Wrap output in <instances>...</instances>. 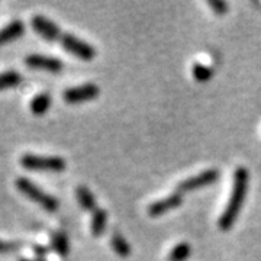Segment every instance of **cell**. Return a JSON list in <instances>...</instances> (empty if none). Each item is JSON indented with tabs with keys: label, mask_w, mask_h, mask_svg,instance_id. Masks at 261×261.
Wrapping results in <instances>:
<instances>
[{
	"label": "cell",
	"mask_w": 261,
	"mask_h": 261,
	"mask_svg": "<svg viewBox=\"0 0 261 261\" xmlns=\"http://www.w3.org/2000/svg\"><path fill=\"white\" fill-rule=\"evenodd\" d=\"M31 23H32V28L38 35H41L48 41L60 42L65 51H68L70 54L82 58L84 61H92L94 56H96V49L90 44L84 42L83 39L77 38L73 34L63 32L53 20H49L42 15H35L31 20Z\"/></svg>",
	"instance_id": "obj_1"
},
{
	"label": "cell",
	"mask_w": 261,
	"mask_h": 261,
	"mask_svg": "<svg viewBox=\"0 0 261 261\" xmlns=\"http://www.w3.org/2000/svg\"><path fill=\"white\" fill-rule=\"evenodd\" d=\"M247 190H248V171H247V168L238 167L233 173V185L229 202L225 206V211L222 212L219 222H218L222 231H228L233 225V222L237 221L244 205Z\"/></svg>",
	"instance_id": "obj_2"
},
{
	"label": "cell",
	"mask_w": 261,
	"mask_h": 261,
	"mask_svg": "<svg viewBox=\"0 0 261 261\" xmlns=\"http://www.w3.org/2000/svg\"><path fill=\"white\" fill-rule=\"evenodd\" d=\"M15 186L23 196H27L29 200L35 202L42 209H45L47 212H56L58 209V200L54 196L48 195L47 192H44L39 186H37L34 181H31L27 177H18L15 180Z\"/></svg>",
	"instance_id": "obj_3"
},
{
	"label": "cell",
	"mask_w": 261,
	"mask_h": 261,
	"mask_svg": "<svg viewBox=\"0 0 261 261\" xmlns=\"http://www.w3.org/2000/svg\"><path fill=\"white\" fill-rule=\"evenodd\" d=\"M22 167L32 171H63L67 167L65 160L57 155H37V154H23L20 157Z\"/></svg>",
	"instance_id": "obj_4"
},
{
	"label": "cell",
	"mask_w": 261,
	"mask_h": 261,
	"mask_svg": "<svg viewBox=\"0 0 261 261\" xmlns=\"http://www.w3.org/2000/svg\"><path fill=\"white\" fill-rule=\"evenodd\" d=\"M218 178H219V171L215 168H209V170H205V171L196 174L193 177H189L183 181H180L177 185V192L178 193L193 192V190L212 185Z\"/></svg>",
	"instance_id": "obj_5"
},
{
	"label": "cell",
	"mask_w": 261,
	"mask_h": 261,
	"mask_svg": "<svg viewBox=\"0 0 261 261\" xmlns=\"http://www.w3.org/2000/svg\"><path fill=\"white\" fill-rule=\"evenodd\" d=\"M25 65L34 70H42L53 74H58L63 70V61L57 57L44 56V54H31L25 57Z\"/></svg>",
	"instance_id": "obj_6"
},
{
	"label": "cell",
	"mask_w": 261,
	"mask_h": 261,
	"mask_svg": "<svg viewBox=\"0 0 261 261\" xmlns=\"http://www.w3.org/2000/svg\"><path fill=\"white\" fill-rule=\"evenodd\" d=\"M99 93H100V90L96 84L87 83L67 89L63 93V99L67 103L87 102V100H93L94 97L99 96Z\"/></svg>",
	"instance_id": "obj_7"
},
{
	"label": "cell",
	"mask_w": 261,
	"mask_h": 261,
	"mask_svg": "<svg viewBox=\"0 0 261 261\" xmlns=\"http://www.w3.org/2000/svg\"><path fill=\"white\" fill-rule=\"evenodd\" d=\"M183 203V196L181 193H173V195L166 196L160 200H155L154 203L148 206V215L149 216H161V215L167 214L168 211L174 209Z\"/></svg>",
	"instance_id": "obj_8"
},
{
	"label": "cell",
	"mask_w": 261,
	"mask_h": 261,
	"mask_svg": "<svg viewBox=\"0 0 261 261\" xmlns=\"http://www.w3.org/2000/svg\"><path fill=\"white\" fill-rule=\"evenodd\" d=\"M25 32V25L22 20H12L6 27L0 29V45H6L9 42H13L15 39H18L23 35Z\"/></svg>",
	"instance_id": "obj_9"
},
{
	"label": "cell",
	"mask_w": 261,
	"mask_h": 261,
	"mask_svg": "<svg viewBox=\"0 0 261 261\" xmlns=\"http://www.w3.org/2000/svg\"><path fill=\"white\" fill-rule=\"evenodd\" d=\"M49 106H51V96L47 92H42V93H38L37 96H34L31 103H29L31 112L37 116L44 115L49 109Z\"/></svg>",
	"instance_id": "obj_10"
},
{
	"label": "cell",
	"mask_w": 261,
	"mask_h": 261,
	"mask_svg": "<svg viewBox=\"0 0 261 261\" xmlns=\"http://www.w3.org/2000/svg\"><path fill=\"white\" fill-rule=\"evenodd\" d=\"M75 196H77V200L80 206L83 207L84 211H96V200H94L93 193L87 189L86 186H79L75 189Z\"/></svg>",
	"instance_id": "obj_11"
},
{
	"label": "cell",
	"mask_w": 261,
	"mask_h": 261,
	"mask_svg": "<svg viewBox=\"0 0 261 261\" xmlns=\"http://www.w3.org/2000/svg\"><path fill=\"white\" fill-rule=\"evenodd\" d=\"M106 222H108V214L106 211L102 209V207H97L93 212V216H92V233L94 237H100L103 232H105V228H106Z\"/></svg>",
	"instance_id": "obj_12"
},
{
	"label": "cell",
	"mask_w": 261,
	"mask_h": 261,
	"mask_svg": "<svg viewBox=\"0 0 261 261\" xmlns=\"http://www.w3.org/2000/svg\"><path fill=\"white\" fill-rule=\"evenodd\" d=\"M51 247L53 250L60 255V257H67L68 251H70V244H68V238L64 232L58 231L53 237H51Z\"/></svg>",
	"instance_id": "obj_13"
},
{
	"label": "cell",
	"mask_w": 261,
	"mask_h": 261,
	"mask_svg": "<svg viewBox=\"0 0 261 261\" xmlns=\"http://www.w3.org/2000/svg\"><path fill=\"white\" fill-rule=\"evenodd\" d=\"M22 82V75L15 70H8L0 73V90H8L19 86Z\"/></svg>",
	"instance_id": "obj_14"
},
{
	"label": "cell",
	"mask_w": 261,
	"mask_h": 261,
	"mask_svg": "<svg viewBox=\"0 0 261 261\" xmlns=\"http://www.w3.org/2000/svg\"><path fill=\"white\" fill-rule=\"evenodd\" d=\"M111 244H112L113 251L116 252L118 255H121V257H128L130 254L129 244H128V241L122 237L121 233H113Z\"/></svg>",
	"instance_id": "obj_15"
},
{
	"label": "cell",
	"mask_w": 261,
	"mask_h": 261,
	"mask_svg": "<svg viewBox=\"0 0 261 261\" xmlns=\"http://www.w3.org/2000/svg\"><path fill=\"white\" fill-rule=\"evenodd\" d=\"M190 252H192V247H190L189 244L180 243L177 244L171 251H170L167 260L168 261H185L189 258Z\"/></svg>",
	"instance_id": "obj_16"
},
{
	"label": "cell",
	"mask_w": 261,
	"mask_h": 261,
	"mask_svg": "<svg viewBox=\"0 0 261 261\" xmlns=\"http://www.w3.org/2000/svg\"><path fill=\"white\" fill-rule=\"evenodd\" d=\"M192 71H193V77L197 82H207L214 75V70L203 63H195Z\"/></svg>",
	"instance_id": "obj_17"
},
{
	"label": "cell",
	"mask_w": 261,
	"mask_h": 261,
	"mask_svg": "<svg viewBox=\"0 0 261 261\" xmlns=\"http://www.w3.org/2000/svg\"><path fill=\"white\" fill-rule=\"evenodd\" d=\"M22 247H23V243H20V241H6V240H0V254L18 251Z\"/></svg>",
	"instance_id": "obj_18"
},
{
	"label": "cell",
	"mask_w": 261,
	"mask_h": 261,
	"mask_svg": "<svg viewBox=\"0 0 261 261\" xmlns=\"http://www.w3.org/2000/svg\"><path fill=\"white\" fill-rule=\"evenodd\" d=\"M207 5L212 8L216 15H225L228 10V3L224 0H207Z\"/></svg>",
	"instance_id": "obj_19"
},
{
	"label": "cell",
	"mask_w": 261,
	"mask_h": 261,
	"mask_svg": "<svg viewBox=\"0 0 261 261\" xmlns=\"http://www.w3.org/2000/svg\"><path fill=\"white\" fill-rule=\"evenodd\" d=\"M34 251H35V254H37V255H39V258H41V257L47 255L48 248L42 247V245H34Z\"/></svg>",
	"instance_id": "obj_20"
},
{
	"label": "cell",
	"mask_w": 261,
	"mask_h": 261,
	"mask_svg": "<svg viewBox=\"0 0 261 261\" xmlns=\"http://www.w3.org/2000/svg\"><path fill=\"white\" fill-rule=\"evenodd\" d=\"M18 261H47V260H44V258H25V257H22V258H19Z\"/></svg>",
	"instance_id": "obj_21"
}]
</instances>
